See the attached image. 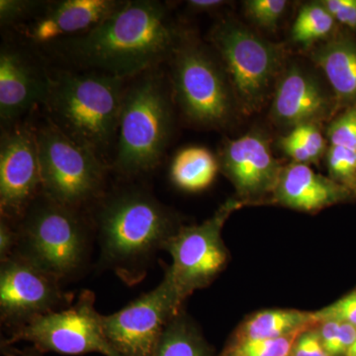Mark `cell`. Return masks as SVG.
I'll use <instances>...</instances> for the list:
<instances>
[{
    "instance_id": "obj_29",
    "label": "cell",
    "mask_w": 356,
    "mask_h": 356,
    "mask_svg": "<svg viewBox=\"0 0 356 356\" xmlns=\"http://www.w3.org/2000/svg\"><path fill=\"white\" fill-rule=\"evenodd\" d=\"M38 1L30 0H1L0 1V22L2 26L15 25L26 19L41 6Z\"/></svg>"
},
{
    "instance_id": "obj_27",
    "label": "cell",
    "mask_w": 356,
    "mask_h": 356,
    "mask_svg": "<svg viewBox=\"0 0 356 356\" xmlns=\"http://www.w3.org/2000/svg\"><path fill=\"white\" fill-rule=\"evenodd\" d=\"M327 136L332 146L356 152V104L332 122L327 129Z\"/></svg>"
},
{
    "instance_id": "obj_15",
    "label": "cell",
    "mask_w": 356,
    "mask_h": 356,
    "mask_svg": "<svg viewBox=\"0 0 356 356\" xmlns=\"http://www.w3.org/2000/svg\"><path fill=\"white\" fill-rule=\"evenodd\" d=\"M221 165L243 198L273 193L283 168L266 138L257 133L228 140L222 147Z\"/></svg>"
},
{
    "instance_id": "obj_30",
    "label": "cell",
    "mask_w": 356,
    "mask_h": 356,
    "mask_svg": "<svg viewBox=\"0 0 356 356\" xmlns=\"http://www.w3.org/2000/svg\"><path fill=\"white\" fill-rule=\"evenodd\" d=\"M287 137L305 146L318 159L324 154L325 140L316 124H306L293 128Z\"/></svg>"
},
{
    "instance_id": "obj_4",
    "label": "cell",
    "mask_w": 356,
    "mask_h": 356,
    "mask_svg": "<svg viewBox=\"0 0 356 356\" xmlns=\"http://www.w3.org/2000/svg\"><path fill=\"white\" fill-rule=\"evenodd\" d=\"M172 109L163 77L156 70L134 77L122 100L114 166L128 177L151 172L170 140Z\"/></svg>"
},
{
    "instance_id": "obj_17",
    "label": "cell",
    "mask_w": 356,
    "mask_h": 356,
    "mask_svg": "<svg viewBox=\"0 0 356 356\" xmlns=\"http://www.w3.org/2000/svg\"><path fill=\"white\" fill-rule=\"evenodd\" d=\"M273 195L281 205L316 212L348 200L353 191L332 178L318 175L307 165L295 163L282 168Z\"/></svg>"
},
{
    "instance_id": "obj_5",
    "label": "cell",
    "mask_w": 356,
    "mask_h": 356,
    "mask_svg": "<svg viewBox=\"0 0 356 356\" xmlns=\"http://www.w3.org/2000/svg\"><path fill=\"white\" fill-rule=\"evenodd\" d=\"M15 252L62 281L81 270L89 254L88 229L76 209L40 194L21 218Z\"/></svg>"
},
{
    "instance_id": "obj_34",
    "label": "cell",
    "mask_w": 356,
    "mask_h": 356,
    "mask_svg": "<svg viewBox=\"0 0 356 356\" xmlns=\"http://www.w3.org/2000/svg\"><path fill=\"white\" fill-rule=\"evenodd\" d=\"M225 4H226V1H222V0H191V1H187V6L192 11H196V13L215 10Z\"/></svg>"
},
{
    "instance_id": "obj_19",
    "label": "cell",
    "mask_w": 356,
    "mask_h": 356,
    "mask_svg": "<svg viewBox=\"0 0 356 356\" xmlns=\"http://www.w3.org/2000/svg\"><path fill=\"white\" fill-rule=\"evenodd\" d=\"M313 60L323 70L339 99L356 104V44L334 39L314 51Z\"/></svg>"
},
{
    "instance_id": "obj_7",
    "label": "cell",
    "mask_w": 356,
    "mask_h": 356,
    "mask_svg": "<svg viewBox=\"0 0 356 356\" xmlns=\"http://www.w3.org/2000/svg\"><path fill=\"white\" fill-rule=\"evenodd\" d=\"M243 201L229 199L202 224L179 227L163 250L172 255L166 275L172 280L179 300L207 287L224 270L229 252L222 242V231L232 213L242 208Z\"/></svg>"
},
{
    "instance_id": "obj_22",
    "label": "cell",
    "mask_w": 356,
    "mask_h": 356,
    "mask_svg": "<svg viewBox=\"0 0 356 356\" xmlns=\"http://www.w3.org/2000/svg\"><path fill=\"white\" fill-rule=\"evenodd\" d=\"M154 356H208L202 337L180 313L166 325Z\"/></svg>"
},
{
    "instance_id": "obj_6",
    "label": "cell",
    "mask_w": 356,
    "mask_h": 356,
    "mask_svg": "<svg viewBox=\"0 0 356 356\" xmlns=\"http://www.w3.org/2000/svg\"><path fill=\"white\" fill-rule=\"evenodd\" d=\"M36 135L42 194L74 209L97 198L104 182L100 156L76 144L50 122Z\"/></svg>"
},
{
    "instance_id": "obj_14",
    "label": "cell",
    "mask_w": 356,
    "mask_h": 356,
    "mask_svg": "<svg viewBox=\"0 0 356 356\" xmlns=\"http://www.w3.org/2000/svg\"><path fill=\"white\" fill-rule=\"evenodd\" d=\"M51 76L28 54L15 47L0 51V119L11 128L14 122L44 104Z\"/></svg>"
},
{
    "instance_id": "obj_23",
    "label": "cell",
    "mask_w": 356,
    "mask_h": 356,
    "mask_svg": "<svg viewBox=\"0 0 356 356\" xmlns=\"http://www.w3.org/2000/svg\"><path fill=\"white\" fill-rule=\"evenodd\" d=\"M336 20L323 2H312L300 9L293 24L291 36L296 43L310 46L334 30Z\"/></svg>"
},
{
    "instance_id": "obj_28",
    "label": "cell",
    "mask_w": 356,
    "mask_h": 356,
    "mask_svg": "<svg viewBox=\"0 0 356 356\" xmlns=\"http://www.w3.org/2000/svg\"><path fill=\"white\" fill-rule=\"evenodd\" d=\"M318 323L325 321L350 323L356 327V288L331 305L314 312Z\"/></svg>"
},
{
    "instance_id": "obj_11",
    "label": "cell",
    "mask_w": 356,
    "mask_h": 356,
    "mask_svg": "<svg viewBox=\"0 0 356 356\" xmlns=\"http://www.w3.org/2000/svg\"><path fill=\"white\" fill-rule=\"evenodd\" d=\"M181 305L165 274L151 292L116 313L102 315L103 332L120 356H154L166 325Z\"/></svg>"
},
{
    "instance_id": "obj_26",
    "label": "cell",
    "mask_w": 356,
    "mask_h": 356,
    "mask_svg": "<svg viewBox=\"0 0 356 356\" xmlns=\"http://www.w3.org/2000/svg\"><path fill=\"white\" fill-rule=\"evenodd\" d=\"M288 6L285 0H248L245 13L255 24L266 29H275Z\"/></svg>"
},
{
    "instance_id": "obj_24",
    "label": "cell",
    "mask_w": 356,
    "mask_h": 356,
    "mask_svg": "<svg viewBox=\"0 0 356 356\" xmlns=\"http://www.w3.org/2000/svg\"><path fill=\"white\" fill-rule=\"evenodd\" d=\"M305 331L277 339L232 341L221 356H289L297 339Z\"/></svg>"
},
{
    "instance_id": "obj_33",
    "label": "cell",
    "mask_w": 356,
    "mask_h": 356,
    "mask_svg": "<svg viewBox=\"0 0 356 356\" xmlns=\"http://www.w3.org/2000/svg\"><path fill=\"white\" fill-rule=\"evenodd\" d=\"M17 238V231L13 229L10 222L1 218V222H0V257H1V261L15 252Z\"/></svg>"
},
{
    "instance_id": "obj_20",
    "label": "cell",
    "mask_w": 356,
    "mask_h": 356,
    "mask_svg": "<svg viewBox=\"0 0 356 356\" xmlns=\"http://www.w3.org/2000/svg\"><path fill=\"white\" fill-rule=\"evenodd\" d=\"M318 325L315 313L311 312L294 309L261 311L250 316L238 327L233 341L277 339Z\"/></svg>"
},
{
    "instance_id": "obj_21",
    "label": "cell",
    "mask_w": 356,
    "mask_h": 356,
    "mask_svg": "<svg viewBox=\"0 0 356 356\" xmlns=\"http://www.w3.org/2000/svg\"><path fill=\"white\" fill-rule=\"evenodd\" d=\"M218 170L217 159L209 149L189 147L180 151L173 159L170 178L182 191L197 192L212 184Z\"/></svg>"
},
{
    "instance_id": "obj_12",
    "label": "cell",
    "mask_w": 356,
    "mask_h": 356,
    "mask_svg": "<svg viewBox=\"0 0 356 356\" xmlns=\"http://www.w3.org/2000/svg\"><path fill=\"white\" fill-rule=\"evenodd\" d=\"M60 282L17 252L7 257L0 267L2 322L15 330L34 318L70 306L72 297L62 291Z\"/></svg>"
},
{
    "instance_id": "obj_25",
    "label": "cell",
    "mask_w": 356,
    "mask_h": 356,
    "mask_svg": "<svg viewBox=\"0 0 356 356\" xmlns=\"http://www.w3.org/2000/svg\"><path fill=\"white\" fill-rule=\"evenodd\" d=\"M327 165L332 179L356 188V152L346 147L331 146L327 154Z\"/></svg>"
},
{
    "instance_id": "obj_16",
    "label": "cell",
    "mask_w": 356,
    "mask_h": 356,
    "mask_svg": "<svg viewBox=\"0 0 356 356\" xmlns=\"http://www.w3.org/2000/svg\"><path fill=\"white\" fill-rule=\"evenodd\" d=\"M126 0H60L50 2L26 25V38L37 44H51L83 34L119 10Z\"/></svg>"
},
{
    "instance_id": "obj_32",
    "label": "cell",
    "mask_w": 356,
    "mask_h": 356,
    "mask_svg": "<svg viewBox=\"0 0 356 356\" xmlns=\"http://www.w3.org/2000/svg\"><path fill=\"white\" fill-rule=\"evenodd\" d=\"M337 22L356 28V0H325L322 1Z\"/></svg>"
},
{
    "instance_id": "obj_8",
    "label": "cell",
    "mask_w": 356,
    "mask_h": 356,
    "mask_svg": "<svg viewBox=\"0 0 356 356\" xmlns=\"http://www.w3.org/2000/svg\"><path fill=\"white\" fill-rule=\"evenodd\" d=\"M95 295L81 293L76 304L51 312L14 330L6 346L27 341L40 353L81 355L97 353L120 356L103 332L102 315L95 307Z\"/></svg>"
},
{
    "instance_id": "obj_2",
    "label": "cell",
    "mask_w": 356,
    "mask_h": 356,
    "mask_svg": "<svg viewBox=\"0 0 356 356\" xmlns=\"http://www.w3.org/2000/svg\"><path fill=\"white\" fill-rule=\"evenodd\" d=\"M95 220L100 264L128 285L140 283L156 252L178 229L168 208L139 187L110 193Z\"/></svg>"
},
{
    "instance_id": "obj_31",
    "label": "cell",
    "mask_w": 356,
    "mask_h": 356,
    "mask_svg": "<svg viewBox=\"0 0 356 356\" xmlns=\"http://www.w3.org/2000/svg\"><path fill=\"white\" fill-rule=\"evenodd\" d=\"M318 325L302 332L294 343L291 356H330L323 346Z\"/></svg>"
},
{
    "instance_id": "obj_18",
    "label": "cell",
    "mask_w": 356,
    "mask_h": 356,
    "mask_svg": "<svg viewBox=\"0 0 356 356\" xmlns=\"http://www.w3.org/2000/svg\"><path fill=\"white\" fill-rule=\"evenodd\" d=\"M329 108L320 84L298 67L288 70L278 83L273 103V115L278 123L292 128L316 124Z\"/></svg>"
},
{
    "instance_id": "obj_35",
    "label": "cell",
    "mask_w": 356,
    "mask_h": 356,
    "mask_svg": "<svg viewBox=\"0 0 356 356\" xmlns=\"http://www.w3.org/2000/svg\"><path fill=\"white\" fill-rule=\"evenodd\" d=\"M42 353H40L38 350L35 348H29V350H25L23 351H17V353H13L11 351L9 356H41Z\"/></svg>"
},
{
    "instance_id": "obj_37",
    "label": "cell",
    "mask_w": 356,
    "mask_h": 356,
    "mask_svg": "<svg viewBox=\"0 0 356 356\" xmlns=\"http://www.w3.org/2000/svg\"><path fill=\"white\" fill-rule=\"evenodd\" d=\"M289 356H291V355H289Z\"/></svg>"
},
{
    "instance_id": "obj_36",
    "label": "cell",
    "mask_w": 356,
    "mask_h": 356,
    "mask_svg": "<svg viewBox=\"0 0 356 356\" xmlns=\"http://www.w3.org/2000/svg\"><path fill=\"white\" fill-rule=\"evenodd\" d=\"M344 356H356V339Z\"/></svg>"
},
{
    "instance_id": "obj_1",
    "label": "cell",
    "mask_w": 356,
    "mask_h": 356,
    "mask_svg": "<svg viewBox=\"0 0 356 356\" xmlns=\"http://www.w3.org/2000/svg\"><path fill=\"white\" fill-rule=\"evenodd\" d=\"M180 41L163 2L126 0L93 29L55 43L72 64L128 81L156 70Z\"/></svg>"
},
{
    "instance_id": "obj_10",
    "label": "cell",
    "mask_w": 356,
    "mask_h": 356,
    "mask_svg": "<svg viewBox=\"0 0 356 356\" xmlns=\"http://www.w3.org/2000/svg\"><path fill=\"white\" fill-rule=\"evenodd\" d=\"M170 60L175 98L187 118L204 126L226 123L231 115V95L209 53L197 44L180 41Z\"/></svg>"
},
{
    "instance_id": "obj_9",
    "label": "cell",
    "mask_w": 356,
    "mask_h": 356,
    "mask_svg": "<svg viewBox=\"0 0 356 356\" xmlns=\"http://www.w3.org/2000/svg\"><path fill=\"white\" fill-rule=\"evenodd\" d=\"M210 40L241 103L250 111L259 108L280 69V49L234 20L218 23Z\"/></svg>"
},
{
    "instance_id": "obj_13",
    "label": "cell",
    "mask_w": 356,
    "mask_h": 356,
    "mask_svg": "<svg viewBox=\"0 0 356 356\" xmlns=\"http://www.w3.org/2000/svg\"><path fill=\"white\" fill-rule=\"evenodd\" d=\"M42 194L36 131L16 126L6 131L0 144V209L7 221L18 220Z\"/></svg>"
},
{
    "instance_id": "obj_3",
    "label": "cell",
    "mask_w": 356,
    "mask_h": 356,
    "mask_svg": "<svg viewBox=\"0 0 356 356\" xmlns=\"http://www.w3.org/2000/svg\"><path fill=\"white\" fill-rule=\"evenodd\" d=\"M126 83L103 72H58L44 102L49 122L100 156L116 142Z\"/></svg>"
}]
</instances>
